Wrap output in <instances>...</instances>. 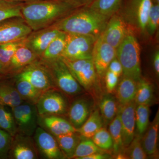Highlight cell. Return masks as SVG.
Instances as JSON below:
<instances>
[{
  "label": "cell",
  "instance_id": "6da1fadb",
  "mask_svg": "<svg viewBox=\"0 0 159 159\" xmlns=\"http://www.w3.org/2000/svg\"><path fill=\"white\" fill-rule=\"evenodd\" d=\"M76 8L59 0H34L22 3V16L32 31L48 28Z\"/></svg>",
  "mask_w": 159,
  "mask_h": 159
},
{
  "label": "cell",
  "instance_id": "7a4b0ae2",
  "mask_svg": "<svg viewBox=\"0 0 159 159\" xmlns=\"http://www.w3.org/2000/svg\"><path fill=\"white\" fill-rule=\"evenodd\" d=\"M110 18L88 6H83L75 9L50 27L67 34H90L99 37Z\"/></svg>",
  "mask_w": 159,
  "mask_h": 159
},
{
  "label": "cell",
  "instance_id": "3957f363",
  "mask_svg": "<svg viewBox=\"0 0 159 159\" xmlns=\"http://www.w3.org/2000/svg\"><path fill=\"white\" fill-rule=\"evenodd\" d=\"M140 53V45L133 31L116 48V57L122 66L123 75L136 81L142 78Z\"/></svg>",
  "mask_w": 159,
  "mask_h": 159
},
{
  "label": "cell",
  "instance_id": "277c9868",
  "mask_svg": "<svg viewBox=\"0 0 159 159\" xmlns=\"http://www.w3.org/2000/svg\"><path fill=\"white\" fill-rule=\"evenodd\" d=\"M40 61L49 70L57 88L70 96H75L82 91L81 86L71 74L61 57L51 61Z\"/></svg>",
  "mask_w": 159,
  "mask_h": 159
},
{
  "label": "cell",
  "instance_id": "5b68a950",
  "mask_svg": "<svg viewBox=\"0 0 159 159\" xmlns=\"http://www.w3.org/2000/svg\"><path fill=\"white\" fill-rule=\"evenodd\" d=\"M98 37L90 34H67L61 57L70 60L90 59Z\"/></svg>",
  "mask_w": 159,
  "mask_h": 159
},
{
  "label": "cell",
  "instance_id": "8992f818",
  "mask_svg": "<svg viewBox=\"0 0 159 159\" xmlns=\"http://www.w3.org/2000/svg\"><path fill=\"white\" fill-rule=\"evenodd\" d=\"M16 76L26 80L42 93L57 89L49 70L39 59L27 66Z\"/></svg>",
  "mask_w": 159,
  "mask_h": 159
},
{
  "label": "cell",
  "instance_id": "52a82bcc",
  "mask_svg": "<svg viewBox=\"0 0 159 159\" xmlns=\"http://www.w3.org/2000/svg\"><path fill=\"white\" fill-rule=\"evenodd\" d=\"M61 58L81 87L89 90L97 85L99 77L92 59L70 60Z\"/></svg>",
  "mask_w": 159,
  "mask_h": 159
},
{
  "label": "cell",
  "instance_id": "ba28073f",
  "mask_svg": "<svg viewBox=\"0 0 159 159\" xmlns=\"http://www.w3.org/2000/svg\"><path fill=\"white\" fill-rule=\"evenodd\" d=\"M11 109L17 133L32 136L38 123L39 115L36 105L24 102Z\"/></svg>",
  "mask_w": 159,
  "mask_h": 159
},
{
  "label": "cell",
  "instance_id": "9c48e42d",
  "mask_svg": "<svg viewBox=\"0 0 159 159\" xmlns=\"http://www.w3.org/2000/svg\"><path fill=\"white\" fill-rule=\"evenodd\" d=\"M152 0H129L125 7L124 17L129 26L142 33L146 31L147 20Z\"/></svg>",
  "mask_w": 159,
  "mask_h": 159
},
{
  "label": "cell",
  "instance_id": "30bf717a",
  "mask_svg": "<svg viewBox=\"0 0 159 159\" xmlns=\"http://www.w3.org/2000/svg\"><path fill=\"white\" fill-rule=\"evenodd\" d=\"M52 89L42 94L36 104L39 116H57L65 113L67 109V102L64 97Z\"/></svg>",
  "mask_w": 159,
  "mask_h": 159
},
{
  "label": "cell",
  "instance_id": "8fae6325",
  "mask_svg": "<svg viewBox=\"0 0 159 159\" xmlns=\"http://www.w3.org/2000/svg\"><path fill=\"white\" fill-rule=\"evenodd\" d=\"M32 32L22 17L4 20L0 22V44L25 39Z\"/></svg>",
  "mask_w": 159,
  "mask_h": 159
},
{
  "label": "cell",
  "instance_id": "7c38bea8",
  "mask_svg": "<svg viewBox=\"0 0 159 159\" xmlns=\"http://www.w3.org/2000/svg\"><path fill=\"white\" fill-rule=\"evenodd\" d=\"M129 26L124 16L117 12L110 18L100 36L105 42L116 49L125 36L133 31Z\"/></svg>",
  "mask_w": 159,
  "mask_h": 159
},
{
  "label": "cell",
  "instance_id": "4fadbf2b",
  "mask_svg": "<svg viewBox=\"0 0 159 159\" xmlns=\"http://www.w3.org/2000/svg\"><path fill=\"white\" fill-rule=\"evenodd\" d=\"M116 57V49L99 36L92 52V60L99 78L104 77L111 61Z\"/></svg>",
  "mask_w": 159,
  "mask_h": 159
},
{
  "label": "cell",
  "instance_id": "5bb4252c",
  "mask_svg": "<svg viewBox=\"0 0 159 159\" xmlns=\"http://www.w3.org/2000/svg\"><path fill=\"white\" fill-rule=\"evenodd\" d=\"M34 140L38 151L45 158H66L55 137L43 127H37L34 134Z\"/></svg>",
  "mask_w": 159,
  "mask_h": 159
},
{
  "label": "cell",
  "instance_id": "9a60e30c",
  "mask_svg": "<svg viewBox=\"0 0 159 159\" xmlns=\"http://www.w3.org/2000/svg\"><path fill=\"white\" fill-rule=\"evenodd\" d=\"M15 159H34L38 157L34 141L31 136L17 133L13 137L8 157Z\"/></svg>",
  "mask_w": 159,
  "mask_h": 159
},
{
  "label": "cell",
  "instance_id": "2e32d148",
  "mask_svg": "<svg viewBox=\"0 0 159 159\" xmlns=\"http://www.w3.org/2000/svg\"><path fill=\"white\" fill-rule=\"evenodd\" d=\"M61 32V31L51 27L32 31L26 38L25 43L28 48L39 57L50 43Z\"/></svg>",
  "mask_w": 159,
  "mask_h": 159
},
{
  "label": "cell",
  "instance_id": "e0dca14e",
  "mask_svg": "<svg viewBox=\"0 0 159 159\" xmlns=\"http://www.w3.org/2000/svg\"><path fill=\"white\" fill-rule=\"evenodd\" d=\"M136 105L134 101L125 105H119L118 112L120 116L122 141L125 148L129 145L135 134V111Z\"/></svg>",
  "mask_w": 159,
  "mask_h": 159
},
{
  "label": "cell",
  "instance_id": "ac0fdd59",
  "mask_svg": "<svg viewBox=\"0 0 159 159\" xmlns=\"http://www.w3.org/2000/svg\"><path fill=\"white\" fill-rule=\"evenodd\" d=\"M25 43V41L13 54L5 75H16L27 66L39 59L38 56L27 47Z\"/></svg>",
  "mask_w": 159,
  "mask_h": 159
},
{
  "label": "cell",
  "instance_id": "d6986e66",
  "mask_svg": "<svg viewBox=\"0 0 159 159\" xmlns=\"http://www.w3.org/2000/svg\"><path fill=\"white\" fill-rule=\"evenodd\" d=\"M38 122L54 136L77 132L70 122L57 116H39Z\"/></svg>",
  "mask_w": 159,
  "mask_h": 159
},
{
  "label": "cell",
  "instance_id": "ffe728a7",
  "mask_svg": "<svg viewBox=\"0 0 159 159\" xmlns=\"http://www.w3.org/2000/svg\"><path fill=\"white\" fill-rule=\"evenodd\" d=\"M159 127V112L157 111L153 121L142 135V144L147 156L157 157L158 134Z\"/></svg>",
  "mask_w": 159,
  "mask_h": 159
},
{
  "label": "cell",
  "instance_id": "44dd1931",
  "mask_svg": "<svg viewBox=\"0 0 159 159\" xmlns=\"http://www.w3.org/2000/svg\"><path fill=\"white\" fill-rule=\"evenodd\" d=\"M91 104L86 99H80L71 104L68 112L70 122L76 129L82 126L89 116Z\"/></svg>",
  "mask_w": 159,
  "mask_h": 159
},
{
  "label": "cell",
  "instance_id": "7402d4cb",
  "mask_svg": "<svg viewBox=\"0 0 159 159\" xmlns=\"http://www.w3.org/2000/svg\"><path fill=\"white\" fill-rule=\"evenodd\" d=\"M137 81L124 76L116 89V98L119 105H124L134 101Z\"/></svg>",
  "mask_w": 159,
  "mask_h": 159
},
{
  "label": "cell",
  "instance_id": "603a6c76",
  "mask_svg": "<svg viewBox=\"0 0 159 159\" xmlns=\"http://www.w3.org/2000/svg\"><path fill=\"white\" fill-rule=\"evenodd\" d=\"M103 125L99 110L96 109L90 115L82 126L77 129V132L82 139H90Z\"/></svg>",
  "mask_w": 159,
  "mask_h": 159
},
{
  "label": "cell",
  "instance_id": "cb8c5ba5",
  "mask_svg": "<svg viewBox=\"0 0 159 159\" xmlns=\"http://www.w3.org/2000/svg\"><path fill=\"white\" fill-rule=\"evenodd\" d=\"M67 33L61 31L50 43L44 51L39 59L43 61L54 60L61 57L65 49L66 40Z\"/></svg>",
  "mask_w": 159,
  "mask_h": 159
},
{
  "label": "cell",
  "instance_id": "d4e9b609",
  "mask_svg": "<svg viewBox=\"0 0 159 159\" xmlns=\"http://www.w3.org/2000/svg\"><path fill=\"white\" fill-rule=\"evenodd\" d=\"M24 102L15 86L0 80V105L12 108Z\"/></svg>",
  "mask_w": 159,
  "mask_h": 159
},
{
  "label": "cell",
  "instance_id": "484cf974",
  "mask_svg": "<svg viewBox=\"0 0 159 159\" xmlns=\"http://www.w3.org/2000/svg\"><path fill=\"white\" fill-rule=\"evenodd\" d=\"M15 87L24 101L36 105L42 93L26 80L15 76Z\"/></svg>",
  "mask_w": 159,
  "mask_h": 159
},
{
  "label": "cell",
  "instance_id": "4316f807",
  "mask_svg": "<svg viewBox=\"0 0 159 159\" xmlns=\"http://www.w3.org/2000/svg\"><path fill=\"white\" fill-rule=\"evenodd\" d=\"M54 137L66 157L73 158L77 145L82 139L79 134L75 132Z\"/></svg>",
  "mask_w": 159,
  "mask_h": 159
},
{
  "label": "cell",
  "instance_id": "83f0119b",
  "mask_svg": "<svg viewBox=\"0 0 159 159\" xmlns=\"http://www.w3.org/2000/svg\"><path fill=\"white\" fill-rule=\"evenodd\" d=\"M117 99L110 94L102 97L99 102V107L103 125L109 124L116 116L119 105Z\"/></svg>",
  "mask_w": 159,
  "mask_h": 159
},
{
  "label": "cell",
  "instance_id": "f1b7e54d",
  "mask_svg": "<svg viewBox=\"0 0 159 159\" xmlns=\"http://www.w3.org/2000/svg\"><path fill=\"white\" fill-rule=\"evenodd\" d=\"M122 1L123 0H94L87 6L102 15L111 17L118 12L122 6Z\"/></svg>",
  "mask_w": 159,
  "mask_h": 159
},
{
  "label": "cell",
  "instance_id": "f546056e",
  "mask_svg": "<svg viewBox=\"0 0 159 159\" xmlns=\"http://www.w3.org/2000/svg\"><path fill=\"white\" fill-rule=\"evenodd\" d=\"M109 132L113 141V150L114 155L124 153L125 147L122 141V127L119 112L109 123Z\"/></svg>",
  "mask_w": 159,
  "mask_h": 159
},
{
  "label": "cell",
  "instance_id": "4dcf8cb0",
  "mask_svg": "<svg viewBox=\"0 0 159 159\" xmlns=\"http://www.w3.org/2000/svg\"><path fill=\"white\" fill-rule=\"evenodd\" d=\"M153 99V89L152 84L147 80L141 78L137 81L136 93L134 99L136 104L150 105Z\"/></svg>",
  "mask_w": 159,
  "mask_h": 159
},
{
  "label": "cell",
  "instance_id": "1f68e13d",
  "mask_svg": "<svg viewBox=\"0 0 159 159\" xmlns=\"http://www.w3.org/2000/svg\"><path fill=\"white\" fill-rule=\"evenodd\" d=\"M150 105L138 104L136 105L135 111V125L137 134L142 135L150 124Z\"/></svg>",
  "mask_w": 159,
  "mask_h": 159
},
{
  "label": "cell",
  "instance_id": "d6a6232c",
  "mask_svg": "<svg viewBox=\"0 0 159 159\" xmlns=\"http://www.w3.org/2000/svg\"><path fill=\"white\" fill-rule=\"evenodd\" d=\"M25 39L0 44V62L5 69V75L11 57L18 48L25 42Z\"/></svg>",
  "mask_w": 159,
  "mask_h": 159
},
{
  "label": "cell",
  "instance_id": "836d02e7",
  "mask_svg": "<svg viewBox=\"0 0 159 159\" xmlns=\"http://www.w3.org/2000/svg\"><path fill=\"white\" fill-rule=\"evenodd\" d=\"M104 152L90 139H81L76 148L73 158L82 159L97 152Z\"/></svg>",
  "mask_w": 159,
  "mask_h": 159
},
{
  "label": "cell",
  "instance_id": "e575fe53",
  "mask_svg": "<svg viewBox=\"0 0 159 159\" xmlns=\"http://www.w3.org/2000/svg\"><path fill=\"white\" fill-rule=\"evenodd\" d=\"M23 2L2 0L0 2V22L10 18L22 16L21 9Z\"/></svg>",
  "mask_w": 159,
  "mask_h": 159
},
{
  "label": "cell",
  "instance_id": "d590c367",
  "mask_svg": "<svg viewBox=\"0 0 159 159\" xmlns=\"http://www.w3.org/2000/svg\"><path fill=\"white\" fill-rule=\"evenodd\" d=\"M142 135L136 133L129 145L125 148L124 153L128 159H145L148 156L145 153L142 146Z\"/></svg>",
  "mask_w": 159,
  "mask_h": 159
},
{
  "label": "cell",
  "instance_id": "8d00e7d4",
  "mask_svg": "<svg viewBox=\"0 0 159 159\" xmlns=\"http://www.w3.org/2000/svg\"><path fill=\"white\" fill-rule=\"evenodd\" d=\"M0 128L6 131L14 137L17 133V129L12 112L5 106L0 105Z\"/></svg>",
  "mask_w": 159,
  "mask_h": 159
},
{
  "label": "cell",
  "instance_id": "74e56055",
  "mask_svg": "<svg viewBox=\"0 0 159 159\" xmlns=\"http://www.w3.org/2000/svg\"><path fill=\"white\" fill-rule=\"evenodd\" d=\"M91 139L94 143L102 150H110L113 148L112 139L110 134L104 127L100 128Z\"/></svg>",
  "mask_w": 159,
  "mask_h": 159
},
{
  "label": "cell",
  "instance_id": "f35d334b",
  "mask_svg": "<svg viewBox=\"0 0 159 159\" xmlns=\"http://www.w3.org/2000/svg\"><path fill=\"white\" fill-rule=\"evenodd\" d=\"M159 24V4L153 3L148 15L146 26V31L149 35L155 34L158 28Z\"/></svg>",
  "mask_w": 159,
  "mask_h": 159
},
{
  "label": "cell",
  "instance_id": "ab89813d",
  "mask_svg": "<svg viewBox=\"0 0 159 159\" xmlns=\"http://www.w3.org/2000/svg\"><path fill=\"white\" fill-rule=\"evenodd\" d=\"M12 140L13 137L10 134L0 128V158L6 159L9 157Z\"/></svg>",
  "mask_w": 159,
  "mask_h": 159
},
{
  "label": "cell",
  "instance_id": "60d3db41",
  "mask_svg": "<svg viewBox=\"0 0 159 159\" xmlns=\"http://www.w3.org/2000/svg\"><path fill=\"white\" fill-rule=\"evenodd\" d=\"M104 77L107 91L109 94L112 93L118 85L119 77L108 70L106 72Z\"/></svg>",
  "mask_w": 159,
  "mask_h": 159
},
{
  "label": "cell",
  "instance_id": "b9f144b4",
  "mask_svg": "<svg viewBox=\"0 0 159 159\" xmlns=\"http://www.w3.org/2000/svg\"><path fill=\"white\" fill-rule=\"evenodd\" d=\"M107 70L116 74L119 77L123 74L122 66L116 57L111 61Z\"/></svg>",
  "mask_w": 159,
  "mask_h": 159
},
{
  "label": "cell",
  "instance_id": "7bdbcfd3",
  "mask_svg": "<svg viewBox=\"0 0 159 159\" xmlns=\"http://www.w3.org/2000/svg\"><path fill=\"white\" fill-rule=\"evenodd\" d=\"M67 3L75 8L89 6L94 0H59Z\"/></svg>",
  "mask_w": 159,
  "mask_h": 159
},
{
  "label": "cell",
  "instance_id": "ee69618b",
  "mask_svg": "<svg viewBox=\"0 0 159 159\" xmlns=\"http://www.w3.org/2000/svg\"><path fill=\"white\" fill-rule=\"evenodd\" d=\"M153 66L154 70L157 76L158 77L159 75V51L157 50L154 54L153 56Z\"/></svg>",
  "mask_w": 159,
  "mask_h": 159
},
{
  "label": "cell",
  "instance_id": "f6af8a7d",
  "mask_svg": "<svg viewBox=\"0 0 159 159\" xmlns=\"http://www.w3.org/2000/svg\"><path fill=\"white\" fill-rule=\"evenodd\" d=\"M111 157V156L109 155L104 153V152H97L88 156L84 157L82 159H110Z\"/></svg>",
  "mask_w": 159,
  "mask_h": 159
},
{
  "label": "cell",
  "instance_id": "bcb514c9",
  "mask_svg": "<svg viewBox=\"0 0 159 159\" xmlns=\"http://www.w3.org/2000/svg\"><path fill=\"white\" fill-rule=\"evenodd\" d=\"M11 2H31L34 0H6Z\"/></svg>",
  "mask_w": 159,
  "mask_h": 159
},
{
  "label": "cell",
  "instance_id": "7dc6e473",
  "mask_svg": "<svg viewBox=\"0 0 159 159\" xmlns=\"http://www.w3.org/2000/svg\"><path fill=\"white\" fill-rule=\"evenodd\" d=\"M0 75L5 76V69L1 62H0Z\"/></svg>",
  "mask_w": 159,
  "mask_h": 159
},
{
  "label": "cell",
  "instance_id": "c3c4849f",
  "mask_svg": "<svg viewBox=\"0 0 159 159\" xmlns=\"http://www.w3.org/2000/svg\"><path fill=\"white\" fill-rule=\"evenodd\" d=\"M152 1L153 3L159 4V0H152Z\"/></svg>",
  "mask_w": 159,
  "mask_h": 159
},
{
  "label": "cell",
  "instance_id": "681fc988",
  "mask_svg": "<svg viewBox=\"0 0 159 159\" xmlns=\"http://www.w3.org/2000/svg\"><path fill=\"white\" fill-rule=\"evenodd\" d=\"M2 75H0V80H1V79H2Z\"/></svg>",
  "mask_w": 159,
  "mask_h": 159
},
{
  "label": "cell",
  "instance_id": "f907efd6",
  "mask_svg": "<svg viewBox=\"0 0 159 159\" xmlns=\"http://www.w3.org/2000/svg\"><path fill=\"white\" fill-rule=\"evenodd\" d=\"M2 1V0H0V2H1V1Z\"/></svg>",
  "mask_w": 159,
  "mask_h": 159
}]
</instances>
